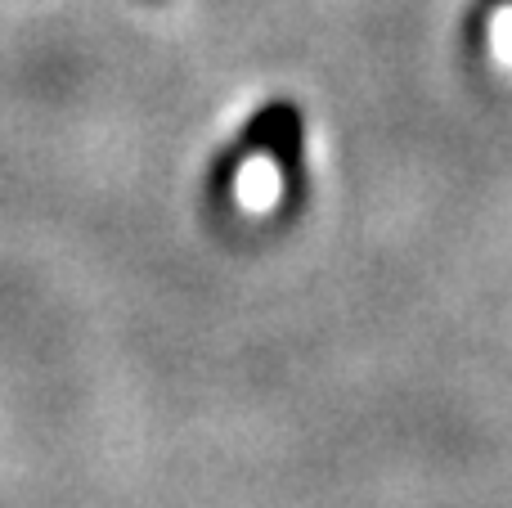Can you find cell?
Listing matches in <instances>:
<instances>
[{"mask_svg":"<svg viewBox=\"0 0 512 508\" xmlns=\"http://www.w3.org/2000/svg\"><path fill=\"white\" fill-rule=\"evenodd\" d=\"M234 194L248 212H270L283 194V176H279V162L270 153H256L239 167V180H234Z\"/></svg>","mask_w":512,"mask_h":508,"instance_id":"obj_1","label":"cell"},{"mask_svg":"<svg viewBox=\"0 0 512 508\" xmlns=\"http://www.w3.org/2000/svg\"><path fill=\"white\" fill-rule=\"evenodd\" d=\"M490 45H495V59L512 68V5L495 9V18H490Z\"/></svg>","mask_w":512,"mask_h":508,"instance_id":"obj_2","label":"cell"}]
</instances>
